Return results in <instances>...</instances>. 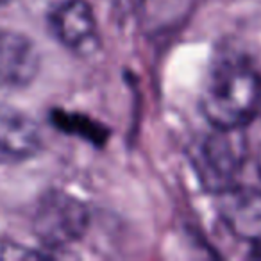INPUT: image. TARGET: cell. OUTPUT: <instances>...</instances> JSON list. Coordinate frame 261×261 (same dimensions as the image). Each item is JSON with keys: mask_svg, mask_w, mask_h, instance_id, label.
Returning a JSON list of instances; mask_svg holds the SVG:
<instances>
[{"mask_svg": "<svg viewBox=\"0 0 261 261\" xmlns=\"http://www.w3.org/2000/svg\"><path fill=\"white\" fill-rule=\"evenodd\" d=\"M261 102V77L245 59L218 63L207 77L202 111L218 129H242L256 116Z\"/></svg>", "mask_w": 261, "mask_h": 261, "instance_id": "cell-1", "label": "cell"}, {"mask_svg": "<svg viewBox=\"0 0 261 261\" xmlns=\"http://www.w3.org/2000/svg\"><path fill=\"white\" fill-rule=\"evenodd\" d=\"M90 215L77 197L52 190L40 199L33 217V231L48 250L65 249L84 236Z\"/></svg>", "mask_w": 261, "mask_h": 261, "instance_id": "cell-2", "label": "cell"}, {"mask_svg": "<svg viewBox=\"0 0 261 261\" xmlns=\"http://www.w3.org/2000/svg\"><path fill=\"white\" fill-rule=\"evenodd\" d=\"M247 158V142L242 129H218L202 143L199 154V174L206 186L218 192L232 188Z\"/></svg>", "mask_w": 261, "mask_h": 261, "instance_id": "cell-3", "label": "cell"}, {"mask_svg": "<svg viewBox=\"0 0 261 261\" xmlns=\"http://www.w3.org/2000/svg\"><path fill=\"white\" fill-rule=\"evenodd\" d=\"M56 38L77 56H91L98 48L95 13L86 0H65L50 15Z\"/></svg>", "mask_w": 261, "mask_h": 261, "instance_id": "cell-4", "label": "cell"}, {"mask_svg": "<svg viewBox=\"0 0 261 261\" xmlns=\"http://www.w3.org/2000/svg\"><path fill=\"white\" fill-rule=\"evenodd\" d=\"M41 149V130L20 109L0 106V165L22 163Z\"/></svg>", "mask_w": 261, "mask_h": 261, "instance_id": "cell-5", "label": "cell"}, {"mask_svg": "<svg viewBox=\"0 0 261 261\" xmlns=\"http://www.w3.org/2000/svg\"><path fill=\"white\" fill-rule=\"evenodd\" d=\"M40 72V52L27 36L0 31V86L23 88Z\"/></svg>", "mask_w": 261, "mask_h": 261, "instance_id": "cell-6", "label": "cell"}, {"mask_svg": "<svg viewBox=\"0 0 261 261\" xmlns=\"http://www.w3.org/2000/svg\"><path fill=\"white\" fill-rule=\"evenodd\" d=\"M222 215L234 234L261 242V192L229 188L222 199Z\"/></svg>", "mask_w": 261, "mask_h": 261, "instance_id": "cell-7", "label": "cell"}, {"mask_svg": "<svg viewBox=\"0 0 261 261\" xmlns=\"http://www.w3.org/2000/svg\"><path fill=\"white\" fill-rule=\"evenodd\" d=\"M43 252H33L22 245H13L8 242H0V257H41Z\"/></svg>", "mask_w": 261, "mask_h": 261, "instance_id": "cell-8", "label": "cell"}, {"mask_svg": "<svg viewBox=\"0 0 261 261\" xmlns=\"http://www.w3.org/2000/svg\"><path fill=\"white\" fill-rule=\"evenodd\" d=\"M256 168H257V174H259V177H261V150H259V154H257Z\"/></svg>", "mask_w": 261, "mask_h": 261, "instance_id": "cell-9", "label": "cell"}, {"mask_svg": "<svg viewBox=\"0 0 261 261\" xmlns=\"http://www.w3.org/2000/svg\"><path fill=\"white\" fill-rule=\"evenodd\" d=\"M8 2H9V0H0V6H2V4H8Z\"/></svg>", "mask_w": 261, "mask_h": 261, "instance_id": "cell-10", "label": "cell"}]
</instances>
